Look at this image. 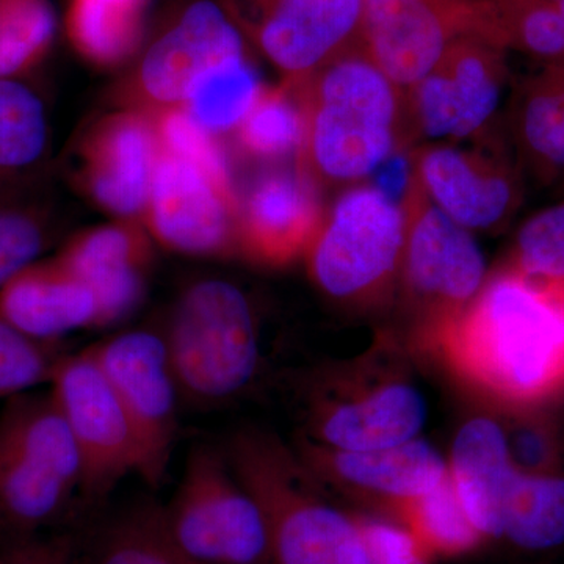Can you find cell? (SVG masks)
Masks as SVG:
<instances>
[{
    "mask_svg": "<svg viewBox=\"0 0 564 564\" xmlns=\"http://www.w3.org/2000/svg\"><path fill=\"white\" fill-rule=\"evenodd\" d=\"M43 245V228L32 214L0 206V288L31 265Z\"/></svg>",
    "mask_w": 564,
    "mask_h": 564,
    "instance_id": "cell-37",
    "label": "cell"
},
{
    "mask_svg": "<svg viewBox=\"0 0 564 564\" xmlns=\"http://www.w3.org/2000/svg\"><path fill=\"white\" fill-rule=\"evenodd\" d=\"M51 393L79 448L85 499H101L126 475L139 473V444L131 422L90 351L63 356Z\"/></svg>",
    "mask_w": 564,
    "mask_h": 564,
    "instance_id": "cell-10",
    "label": "cell"
},
{
    "mask_svg": "<svg viewBox=\"0 0 564 564\" xmlns=\"http://www.w3.org/2000/svg\"><path fill=\"white\" fill-rule=\"evenodd\" d=\"M318 192L299 170L263 174L239 204V250L269 265L306 254L326 215Z\"/></svg>",
    "mask_w": 564,
    "mask_h": 564,
    "instance_id": "cell-15",
    "label": "cell"
},
{
    "mask_svg": "<svg viewBox=\"0 0 564 564\" xmlns=\"http://www.w3.org/2000/svg\"><path fill=\"white\" fill-rule=\"evenodd\" d=\"M406 243L404 288L436 337L474 302L485 285V259L473 236L423 192L411 169L403 193Z\"/></svg>",
    "mask_w": 564,
    "mask_h": 564,
    "instance_id": "cell-8",
    "label": "cell"
},
{
    "mask_svg": "<svg viewBox=\"0 0 564 564\" xmlns=\"http://www.w3.org/2000/svg\"><path fill=\"white\" fill-rule=\"evenodd\" d=\"M0 318L33 339L52 343L96 326L98 304L87 282L55 259L25 267L2 285Z\"/></svg>",
    "mask_w": 564,
    "mask_h": 564,
    "instance_id": "cell-21",
    "label": "cell"
},
{
    "mask_svg": "<svg viewBox=\"0 0 564 564\" xmlns=\"http://www.w3.org/2000/svg\"><path fill=\"white\" fill-rule=\"evenodd\" d=\"M261 88L258 74L240 55L214 66L193 82L185 109L206 131H229L250 111Z\"/></svg>",
    "mask_w": 564,
    "mask_h": 564,
    "instance_id": "cell-30",
    "label": "cell"
},
{
    "mask_svg": "<svg viewBox=\"0 0 564 564\" xmlns=\"http://www.w3.org/2000/svg\"><path fill=\"white\" fill-rule=\"evenodd\" d=\"M497 538L530 552L562 547L564 478L516 469L500 507Z\"/></svg>",
    "mask_w": 564,
    "mask_h": 564,
    "instance_id": "cell-24",
    "label": "cell"
},
{
    "mask_svg": "<svg viewBox=\"0 0 564 564\" xmlns=\"http://www.w3.org/2000/svg\"><path fill=\"white\" fill-rule=\"evenodd\" d=\"M507 47L564 65V11L556 0H499Z\"/></svg>",
    "mask_w": 564,
    "mask_h": 564,
    "instance_id": "cell-33",
    "label": "cell"
},
{
    "mask_svg": "<svg viewBox=\"0 0 564 564\" xmlns=\"http://www.w3.org/2000/svg\"><path fill=\"white\" fill-rule=\"evenodd\" d=\"M516 473L507 434L491 419L467 422L456 434L448 475L475 529L497 538L500 507Z\"/></svg>",
    "mask_w": 564,
    "mask_h": 564,
    "instance_id": "cell-22",
    "label": "cell"
},
{
    "mask_svg": "<svg viewBox=\"0 0 564 564\" xmlns=\"http://www.w3.org/2000/svg\"><path fill=\"white\" fill-rule=\"evenodd\" d=\"M433 339L459 373L505 402L555 395L564 389V281L507 265Z\"/></svg>",
    "mask_w": 564,
    "mask_h": 564,
    "instance_id": "cell-1",
    "label": "cell"
},
{
    "mask_svg": "<svg viewBox=\"0 0 564 564\" xmlns=\"http://www.w3.org/2000/svg\"><path fill=\"white\" fill-rule=\"evenodd\" d=\"M57 261L95 293L101 328L128 317L140 303L150 243L135 226H102L76 237Z\"/></svg>",
    "mask_w": 564,
    "mask_h": 564,
    "instance_id": "cell-19",
    "label": "cell"
},
{
    "mask_svg": "<svg viewBox=\"0 0 564 564\" xmlns=\"http://www.w3.org/2000/svg\"><path fill=\"white\" fill-rule=\"evenodd\" d=\"M77 489L46 464L0 440V513L32 529L55 518Z\"/></svg>",
    "mask_w": 564,
    "mask_h": 564,
    "instance_id": "cell-26",
    "label": "cell"
},
{
    "mask_svg": "<svg viewBox=\"0 0 564 564\" xmlns=\"http://www.w3.org/2000/svg\"><path fill=\"white\" fill-rule=\"evenodd\" d=\"M556 2H564V0H556Z\"/></svg>",
    "mask_w": 564,
    "mask_h": 564,
    "instance_id": "cell-41",
    "label": "cell"
},
{
    "mask_svg": "<svg viewBox=\"0 0 564 564\" xmlns=\"http://www.w3.org/2000/svg\"><path fill=\"white\" fill-rule=\"evenodd\" d=\"M370 564H430L432 554L408 527L377 518L356 519Z\"/></svg>",
    "mask_w": 564,
    "mask_h": 564,
    "instance_id": "cell-38",
    "label": "cell"
},
{
    "mask_svg": "<svg viewBox=\"0 0 564 564\" xmlns=\"http://www.w3.org/2000/svg\"><path fill=\"white\" fill-rule=\"evenodd\" d=\"M124 408L139 444V473L161 486L169 474L180 432L181 392L163 336L150 332L118 334L88 348Z\"/></svg>",
    "mask_w": 564,
    "mask_h": 564,
    "instance_id": "cell-9",
    "label": "cell"
},
{
    "mask_svg": "<svg viewBox=\"0 0 564 564\" xmlns=\"http://www.w3.org/2000/svg\"><path fill=\"white\" fill-rule=\"evenodd\" d=\"M406 218L380 187L359 185L337 199L310 250L311 274L337 300L372 299L402 272Z\"/></svg>",
    "mask_w": 564,
    "mask_h": 564,
    "instance_id": "cell-6",
    "label": "cell"
},
{
    "mask_svg": "<svg viewBox=\"0 0 564 564\" xmlns=\"http://www.w3.org/2000/svg\"><path fill=\"white\" fill-rule=\"evenodd\" d=\"M173 540L199 564H262L272 558L258 500L226 452L198 444L185 462L172 502L163 507Z\"/></svg>",
    "mask_w": 564,
    "mask_h": 564,
    "instance_id": "cell-5",
    "label": "cell"
},
{
    "mask_svg": "<svg viewBox=\"0 0 564 564\" xmlns=\"http://www.w3.org/2000/svg\"><path fill=\"white\" fill-rule=\"evenodd\" d=\"M10 564H84V552L76 540L61 536L22 549L11 558Z\"/></svg>",
    "mask_w": 564,
    "mask_h": 564,
    "instance_id": "cell-39",
    "label": "cell"
},
{
    "mask_svg": "<svg viewBox=\"0 0 564 564\" xmlns=\"http://www.w3.org/2000/svg\"><path fill=\"white\" fill-rule=\"evenodd\" d=\"M54 31L50 0H0V79L35 65Z\"/></svg>",
    "mask_w": 564,
    "mask_h": 564,
    "instance_id": "cell-32",
    "label": "cell"
},
{
    "mask_svg": "<svg viewBox=\"0 0 564 564\" xmlns=\"http://www.w3.org/2000/svg\"><path fill=\"white\" fill-rule=\"evenodd\" d=\"M302 458L315 477L377 494L395 505L429 492L448 473L432 445L415 440L372 452H337L314 443L303 448Z\"/></svg>",
    "mask_w": 564,
    "mask_h": 564,
    "instance_id": "cell-20",
    "label": "cell"
},
{
    "mask_svg": "<svg viewBox=\"0 0 564 564\" xmlns=\"http://www.w3.org/2000/svg\"><path fill=\"white\" fill-rule=\"evenodd\" d=\"M240 55L236 28L215 3L202 0L148 52L140 68L141 90L163 109L177 107L202 74Z\"/></svg>",
    "mask_w": 564,
    "mask_h": 564,
    "instance_id": "cell-16",
    "label": "cell"
},
{
    "mask_svg": "<svg viewBox=\"0 0 564 564\" xmlns=\"http://www.w3.org/2000/svg\"><path fill=\"white\" fill-rule=\"evenodd\" d=\"M304 137L302 102L291 82L261 88L250 111L237 126V147L258 161H280L299 155Z\"/></svg>",
    "mask_w": 564,
    "mask_h": 564,
    "instance_id": "cell-28",
    "label": "cell"
},
{
    "mask_svg": "<svg viewBox=\"0 0 564 564\" xmlns=\"http://www.w3.org/2000/svg\"><path fill=\"white\" fill-rule=\"evenodd\" d=\"M84 564H199L173 540L163 507L139 503L111 518L84 547Z\"/></svg>",
    "mask_w": 564,
    "mask_h": 564,
    "instance_id": "cell-25",
    "label": "cell"
},
{
    "mask_svg": "<svg viewBox=\"0 0 564 564\" xmlns=\"http://www.w3.org/2000/svg\"><path fill=\"white\" fill-rule=\"evenodd\" d=\"M467 39L507 50L499 0H364V50L404 93Z\"/></svg>",
    "mask_w": 564,
    "mask_h": 564,
    "instance_id": "cell-7",
    "label": "cell"
},
{
    "mask_svg": "<svg viewBox=\"0 0 564 564\" xmlns=\"http://www.w3.org/2000/svg\"><path fill=\"white\" fill-rule=\"evenodd\" d=\"M252 35L285 79L362 44L364 0H240Z\"/></svg>",
    "mask_w": 564,
    "mask_h": 564,
    "instance_id": "cell-12",
    "label": "cell"
},
{
    "mask_svg": "<svg viewBox=\"0 0 564 564\" xmlns=\"http://www.w3.org/2000/svg\"><path fill=\"white\" fill-rule=\"evenodd\" d=\"M519 151L541 180L564 172V65H547L527 80L514 101Z\"/></svg>",
    "mask_w": 564,
    "mask_h": 564,
    "instance_id": "cell-23",
    "label": "cell"
},
{
    "mask_svg": "<svg viewBox=\"0 0 564 564\" xmlns=\"http://www.w3.org/2000/svg\"><path fill=\"white\" fill-rule=\"evenodd\" d=\"M423 192L464 229H492L518 209L522 185L510 163L481 150L434 147L411 161Z\"/></svg>",
    "mask_w": 564,
    "mask_h": 564,
    "instance_id": "cell-14",
    "label": "cell"
},
{
    "mask_svg": "<svg viewBox=\"0 0 564 564\" xmlns=\"http://www.w3.org/2000/svg\"><path fill=\"white\" fill-rule=\"evenodd\" d=\"M426 419L422 393L406 383H386L343 400L318 402L313 426L322 447L337 452H372L410 443Z\"/></svg>",
    "mask_w": 564,
    "mask_h": 564,
    "instance_id": "cell-18",
    "label": "cell"
},
{
    "mask_svg": "<svg viewBox=\"0 0 564 564\" xmlns=\"http://www.w3.org/2000/svg\"><path fill=\"white\" fill-rule=\"evenodd\" d=\"M148 0H74L69 33L88 61L113 65L128 57L141 35Z\"/></svg>",
    "mask_w": 564,
    "mask_h": 564,
    "instance_id": "cell-27",
    "label": "cell"
},
{
    "mask_svg": "<svg viewBox=\"0 0 564 564\" xmlns=\"http://www.w3.org/2000/svg\"><path fill=\"white\" fill-rule=\"evenodd\" d=\"M563 174H564V172H563Z\"/></svg>",
    "mask_w": 564,
    "mask_h": 564,
    "instance_id": "cell-42",
    "label": "cell"
},
{
    "mask_svg": "<svg viewBox=\"0 0 564 564\" xmlns=\"http://www.w3.org/2000/svg\"><path fill=\"white\" fill-rule=\"evenodd\" d=\"M225 452L261 507L276 564H370L358 524L317 496L302 459L258 433Z\"/></svg>",
    "mask_w": 564,
    "mask_h": 564,
    "instance_id": "cell-3",
    "label": "cell"
},
{
    "mask_svg": "<svg viewBox=\"0 0 564 564\" xmlns=\"http://www.w3.org/2000/svg\"><path fill=\"white\" fill-rule=\"evenodd\" d=\"M66 352L33 339L0 318V399L50 383Z\"/></svg>",
    "mask_w": 564,
    "mask_h": 564,
    "instance_id": "cell-35",
    "label": "cell"
},
{
    "mask_svg": "<svg viewBox=\"0 0 564 564\" xmlns=\"http://www.w3.org/2000/svg\"><path fill=\"white\" fill-rule=\"evenodd\" d=\"M181 399L214 406L243 391L259 364L250 303L240 289L202 281L182 295L163 336Z\"/></svg>",
    "mask_w": 564,
    "mask_h": 564,
    "instance_id": "cell-4",
    "label": "cell"
},
{
    "mask_svg": "<svg viewBox=\"0 0 564 564\" xmlns=\"http://www.w3.org/2000/svg\"><path fill=\"white\" fill-rule=\"evenodd\" d=\"M43 104L25 85L0 79V177L33 165L46 148Z\"/></svg>",
    "mask_w": 564,
    "mask_h": 564,
    "instance_id": "cell-31",
    "label": "cell"
},
{
    "mask_svg": "<svg viewBox=\"0 0 564 564\" xmlns=\"http://www.w3.org/2000/svg\"><path fill=\"white\" fill-rule=\"evenodd\" d=\"M503 47L467 39L445 52L406 95L408 124L430 139L463 140L491 121L507 77Z\"/></svg>",
    "mask_w": 564,
    "mask_h": 564,
    "instance_id": "cell-11",
    "label": "cell"
},
{
    "mask_svg": "<svg viewBox=\"0 0 564 564\" xmlns=\"http://www.w3.org/2000/svg\"><path fill=\"white\" fill-rule=\"evenodd\" d=\"M239 199L192 163L159 150L150 196V228L170 250L195 256L239 250Z\"/></svg>",
    "mask_w": 564,
    "mask_h": 564,
    "instance_id": "cell-13",
    "label": "cell"
},
{
    "mask_svg": "<svg viewBox=\"0 0 564 564\" xmlns=\"http://www.w3.org/2000/svg\"><path fill=\"white\" fill-rule=\"evenodd\" d=\"M158 158L154 121L140 113L115 115L99 122L85 143V184L107 210L131 217L151 196Z\"/></svg>",
    "mask_w": 564,
    "mask_h": 564,
    "instance_id": "cell-17",
    "label": "cell"
},
{
    "mask_svg": "<svg viewBox=\"0 0 564 564\" xmlns=\"http://www.w3.org/2000/svg\"><path fill=\"white\" fill-rule=\"evenodd\" d=\"M291 82L304 115L299 170L318 191L372 174L408 137L406 95L356 46Z\"/></svg>",
    "mask_w": 564,
    "mask_h": 564,
    "instance_id": "cell-2",
    "label": "cell"
},
{
    "mask_svg": "<svg viewBox=\"0 0 564 564\" xmlns=\"http://www.w3.org/2000/svg\"><path fill=\"white\" fill-rule=\"evenodd\" d=\"M154 128L159 150L192 163L221 192L237 198L225 154L212 140L209 131L193 120L188 111L181 109L180 106L162 109L154 120Z\"/></svg>",
    "mask_w": 564,
    "mask_h": 564,
    "instance_id": "cell-34",
    "label": "cell"
},
{
    "mask_svg": "<svg viewBox=\"0 0 564 564\" xmlns=\"http://www.w3.org/2000/svg\"><path fill=\"white\" fill-rule=\"evenodd\" d=\"M397 510L404 527L432 555L464 554L484 540L464 510L448 473L429 492L397 505Z\"/></svg>",
    "mask_w": 564,
    "mask_h": 564,
    "instance_id": "cell-29",
    "label": "cell"
},
{
    "mask_svg": "<svg viewBox=\"0 0 564 564\" xmlns=\"http://www.w3.org/2000/svg\"><path fill=\"white\" fill-rule=\"evenodd\" d=\"M558 3H560V6H562V9L564 11V2H558Z\"/></svg>",
    "mask_w": 564,
    "mask_h": 564,
    "instance_id": "cell-40",
    "label": "cell"
},
{
    "mask_svg": "<svg viewBox=\"0 0 564 564\" xmlns=\"http://www.w3.org/2000/svg\"><path fill=\"white\" fill-rule=\"evenodd\" d=\"M510 267L538 280L564 281V203L538 212L516 237Z\"/></svg>",
    "mask_w": 564,
    "mask_h": 564,
    "instance_id": "cell-36",
    "label": "cell"
}]
</instances>
